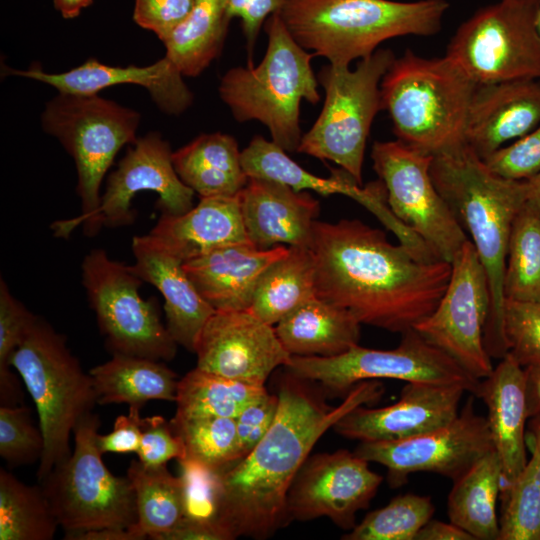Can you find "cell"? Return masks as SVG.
<instances>
[{
	"label": "cell",
	"instance_id": "obj_57",
	"mask_svg": "<svg viewBox=\"0 0 540 540\" xmlns=\"http://www.w3.org/2000/svg\"><path fill=\"white\" fill-rule=\"evenodd\" d=\"M526 202L540 214V172L525 181Z\"/></svg>",
	"mask_w": 540,
	"mask_h": 540
},
{
	"label": "cell",
	"instance_id": "obj_48",
	"mask_svg": "<svg viewBox=\"0 0 540 540\" xmlns=\"http://www.w3.org/2000/svg\"><path fill=\"white\" fill-rule=\"evenodd\" d=\"M195 0H135L133 19L164 41L189 15Z\"/></svg>",
	"mask_w": 540,
	"mask_h": 540
},
{
	"label": "cell",
	"instance_id": "obj_44",
	"mask_svg": "<svg viewBox=\"0 0 540 540\" xmlns=\"http://www.w3.org/2000/svg\"><path fill=\"white\" fill-rule=\"evenodd\" d=\"M508 353L522 366L540 363V302L505 299Z\"/></svg>",
	"mask_w": 540,
	"mask_h": 540
},
{
	"label": "cell",
	"instance_id": "obj_16",
	"mask_svg": "<svg viewBox=\"0 0 540 540\" xmlns=\"http://www.w3.org/2000/svg\"><path fill=\"white\" fill-rule=\"evenodd\" d=\"M473 396L455 419L441 427L400 440L360 442L355 453L384 466L392 488L419 472L454 481L494 450L487 419L475 412Z\"/></svg>",
	"mask_w": 540,
	"mask_h": 540
},
{
	"label": "cell",
	"instance_id": "obj_25",
	"mask_svg": "<svg viewBox=\"0 0 540 540\" xmlns=\"http://www.w3.org/2000/svg\"><path fill=\"white\" fill-rule=\"evenodd\" d=\"M288 248L259 249L251 243L232 244L183 262L184 270L215 311L248 310L265 270Z\"/></svg>",
	"mask_w": 540,
	"mask_h": 540
},
{
	"label": "cell",
	"instance_id": "obj_52",
	"mask_svg": "<svg viewBox=\"0 0 540 540\" xmlns=\"http://www.w3.org/2000/svg\"><path fill=\"white\" fill-rule=\"evenodd\" d=\"M415 540H475L452 522L430 519L417 533Z\"/></svg>",
	"mask_w": 540,
	"mask_h": 540
},
{
	"label": "cell",
	"instance_id": "obj_6",
	"mask_svg": "<svg viewBox=\"0 0 540 540\" xmlns=\"http://www.w3.org/2000/svg\"><path fill=\"white\" fill-rule=\"evenodd\" d=\"M268 44L263 60L229 69L221 78L219 95L239 122L264 124L272 141L286 152L298 150L302 134L300 104L319 102L311 59L290 34L279 12L266 21Z\"/></svg>",
	"mask_w": 540,
	"mask_h": 540
},
{
	"label": "cell",
	"instance_id": "obj_46",
	"mask_svg": "<svg viewBox=\"0 0 540 540\" xmlns=\"http://www.w3.org/2000/svg\"><path fill=\"white\" fill-rule=\"evenodd\" d=\"M141 429L142 438L136 454L143 465L158 467L171 459H185L184 443L165 418L160 415L142 418Z\"/></svg>",
	"mask_w": 540,
	"mask_h": 540
},
{
	"label": "cell",
	"instance_id": "obj_58",
	"mask_svg": "<svg viewBox=\"0 0 540 540\" xmlns=\"http://www.w3.org/2000/svg\"><path fill=\"white\" fill-rule=\"evenodd\" d=\"M509 1L517 4L527 5L539 8L540 7V0H504Z\"/></svg>",
	"mask_w": 540,
	"mask_h": 540
},
{
	"label": "cell",
	"instance_id": "obj_26",
	"mask_svg": "<svg viewBox=\"0 0 540 540\" xmlns=\"http://www.w3.org/2000/svg\"><path fill=\"white\" fill-rule=\"evenodd\" d=\"M476 397L487 407L486 419L501 463L502 483L510 484L528 462L524 368L507 353L491 374L480 380Z\"/></svg>",
	"mask_w": 540,
	"mask_h": 540
},
{
	"label": "cell",
	"instance_id": "obj_31",
	"mask_svg": "<svg viewBox=\"0 0 540 540\" xmlns=\"http://www.w3.org/2000/svg\"><path fill=\"white\" fill-rule=\"evenodd\" d=\"M98 404L142 406L150 400L176 401L177 374L162 361L112 354L89 370Z\"/></svg>",
	"mask_w": 540,
	"mask_h": 540
},
{
	"label": "cell",
	"instance_id": "obj_30",
	"mask_svg": "<svg viewBox=\"0 0 540 540\" xmlns=\"http://www.w3.org/2000/svg\"><path fill=\"white\" fill-rule=\"evenodd\" d=\"M173 165L182 182L200 197L236 196L248 182L234 137L202 134L174 151Z\"/></svg>",
	"mask_w": 540,
	"mask_h": 540
},
{
	"label": "cell",
	"instance_id": "obj_37",
	"mask_svg": "<svg viewBox=\"0 0 540 540\" xmlns=\"http://www.w3.org/2000/svg\"><path fill=\"white\" fill-rule=\"evenodd\" d=\"M59 523L42 486L0 469V540H51Z\"/></svg>",
	"mask_w": 540,
	"mask_h": 540
},
{
	"label": "cell",
	"instance_id": "obj_5",
	"mask_svg": "<svg viewBox=\"0 0 540 540\" xmlns=\"http://www.w3.org/2000/svg\"><path fill=\"white\" fill-rule=\"evenodd\" d=\"M477 84L450 58L410 50L394 59L381 84L382 109L397 140L431 156L465 145V125Z\"/></svg>",
	"mask_w": 540,
	"mask_h": 540
},
{
	"label": "cell",
	"instance_id": "obj_22",
	"mask_svg": "<svg viewBox=\"0 0 540 540\" xmlns=\"http://www.w3.org/2000/svg\"><path fill=\"white\" fill-rule=\"evenodd\" d=\"M238 196L243 224L255 247L287 244L310 248L312 227L320 211L319 201L310 193L274 180L249 177Z\"/></svg>",
	"mask_w": 540,
	"mask_h": 540
},
{
	"label": "cell",
	"instance_id": "obj_8",
	"mask_svg": "<svg viewBox=\"0 0 540 540\" xmlns=\"http://www.w3.org/2000/svg\"><path fill=\"white\" fill-rule=\"evenodd\" d=\"M140 114L96 95L58 93L46 103L43 130L55 137L72 157L77 171L76 192L81 214L53 223L54 235L67 237L76 226L94 236V220L101 201V183L119 150L137 140Z\"/></svg>",
	"mask_w": 540,
	"mask_h": 540
},
{
	"label": "cell",
	"instance_id": "obj_36",
	"mask_svg": "<svg viewBox=\"0 0 540 540\" xmlns=\"http://www.w3.org/2000/svg\"><path fill=\"white\" fill-rule=\"evenodd\" d=\"M267 392L257 386L195 367L178 382L176 417L235 418L243 408Z\"/></svg>",
	"mask_w": 540,
	"mask_h": 540
},
{
	"label": "cell",
	"instance_id": "obj_35",
	"mask_svg": "<svg viewBox=\"0 0 540 540\" xmlns=\"http://www.w3.org/2000/svg\"><path fill=\"white\" fill-rule=\"evenodd\" d=\"M135 493L137 521L130 529L139 540L156 537L179 525L186 515L185 488L181 476L166 465L147 467L132 460L126 475Z\"/></svg>",
	"mask_w": 540,
	"mask_h": 540
},
{
	"label": "cell",
	"instance_id": "obj_14",
	"mask_svg": "<svg viewBox=\"0 0 540 540\" xmlns=\"http://www.w3.org/2000/svg\"><path fill=\"white\" fill-rule=\"evenodd\" d=\"M371 159L393 215L438 259L451 263L469 238L432 179L433 156L395 140L376 141Z\"/></svg>",
	"mask_w": 540,
	"mask_h": 540
},
{
	"label": "cell",
	"instance_id": "obj_2",
	"mask_svg": "<svg viewBox=\"0 0 540 540\" xmlns=\"http://www.w3.org/2000/svg\"><path fill=\"white\" fill-rule=\"evenodd\" d=\"M316 296L350 311L361 324L404 333L443 296L451 263L425 261L357 219L315 220L310 245Z\"/></svg>",
	"mask_w": 540,
	"mask_h": 540
},
{
	"label": "cell",
	"instance_id": "obj_53",
	"mask_svg": "<svg viewBox=\"0 0 540 540\" xmlns=\"http://www.w3.org/2000/svg\"><path fill=\"white\" fill-rule=\"evenodd\" d=\"M528 418L540 413V363L523 367Z\"/></svg>",
	"mask_w": 540,
	"mask_h": 540
},
{
	"label": "cell",
	"instance_id": "obj_21",
	"mask_svg": "<svg viewBox=\"0 0 540 540\" xmlns=\"http://www.w3.org/2000/svg\"><path fill=\"white\" fill-rule=\"evenodd\" d=\"M9 75L29 78L50 85L59 93L96 95L101 90L121 84L145 88L158 108L178 115L193 102V94L177 67L165 56L147 66H110L88 59L83 64L62 73H48L38 66L26 70L6 68Z\"/></svg>",
	"mask_w": 540,
	"mask_h": 540
},
{
	"label": "cell",
	"instance_id": "obj_38",
	"mask_svg": "<svg viewBox=\"0 0 540 540\" xmlns=\"http://www.w3.org/2000/svg\"><path fill=\"white\" fill-rule=\"evenodd\" d=\"M503 291L505 299L540 302V214L527 202L512 224Z\"/></svg>",
	"mask_w": 540,
	"mask_h": 540
},
{
	"label": "cell",
	"instance_id": "obj_28",
	"mask_svg": "<svg viewBox=\"0 0 540 540\" xmlns=\"http://www.w3.org/2000/svg\"><path fill=\"white\" fill-rule=\"evenodd\" d=\"M241 162L248 177L274 180L296 191L312 190L323 196L346 195L373 212L386 226L395 220L387 203L385 186L380 179L362 188L344 170L329 178L316 176L293 161L273 141L262 136H255L241 151Z\"/></svg>",
	"mask_w": 540,
	"mask_h": 540
},
{
	"label": "cell",
	"instance_id": "obj_24",
	"mask_svg": "<svg viewBox=\"0 0 540 540\" xmlns=\"http://www.w3.org/2000/svg\"><path fill=\"white\" fill-rule=\"evenodd\" d=\"M133 272L162 294L165 304L166 327L174 341L193 352L205 322L214 309L200 295L183 262L168 252L150 234L134 236Z\"/></svg>",
	"mask_w": 540,
	"mask_h": 540
},
{
	"label": "cell",
	"instance_id": "obj_4",
	"mask_svg": "<svg viewBox=\"0 0 540 540\" xmlns=\"http://www.w3.org/2000/svg\"><path fill=\"white\" fill-rule=\"evenodd\" d=\"M446 0H286L279 11L295 41L334 66H349L401 36L441 30Z\"/></svg>",
	"mask_w": 540,
	"mask_h": 540
},
{
	"label": "cell",
	"instance_id": "obj_51",
	"mask_svg": "<svg viewBox=\"0 0 540 540\" xmlns=\"http://www.w3.org/2000/svg\"><path fill=\"white\" fill-rule=\"evenodd\" d=\"M155 540H228L225 533L210 522L184 518L175 528L164 532Z\"/></svg>",
	"mask_w": 540,
	"mask_h": 540
},
{
	"label": "cell",
	"instance_id": "obj_32",
	"mask_svg": "<svg viewBox=\"0 0 540 540\" xmlns=\"http://www.w3.org/2000/svg\"><path fill=\"white\" fill-rule=\"evenodd\" d=\"M501 485V463L493 450L453 481L447 498L449 521L475 540H498L496 505Z\"/></svg>",
	"mask_w": 540,
	"mask_h": 540
},
{
	"label": "cell",
	"instance_id": "obj_3",
	"mask_svg": "<svg viewBox=\"0 0 540 540\" xmlns=\"http://www.w3.org/2000/svg\"><path fill=\"white\" fill-rule=\"evenodd\" d=\"M431 176L470 235L484 266L491 296L484 342L491 357L502 359L508 353L504 332L505 263L513 221L526 203L525 181L495 174L466 144L433 156Z\"/></svg>",
	"mask_w": 540,
	"mask_h": 540
},
{
	"label": "cell",
	"instance_id": "obj_11",
	"mask_svg": "<svg viewBox=\"0 0 540 540\" xmlns=\"http://www.w3.org/2000/svg\"><path fill=\"white\" fill-rule=\"evenodd\" d=\"M81 271L89 304L111 354L157 361L175 357L178 344L163 325L157 303L141 297L144 281L131 266L93 249L85 255Z\"/></svg>",
	"mask_w": 540,
	"mask_h": 540
},
{
	"label": "cell",
	"instance_id": "obj_49",
	"mask_svg": "<svg viewBox=\"0 0 540 540\" xmlns=\"http://www.w3.org/2000/svg\"><path fill=\"white\" fill-rule=\"evenodd\" d=\"M140 410L137 406H129L128 415L118 416L110 433H98L97 445L102 454L137 453L142 438Z\"/></svg>",
	"mask_w": 540,
	"mask_h": 540
},
{
	"label": "cell",
	"instance_id": "obj_41",
	"mask_svg": "<svg viewBox=\"0 0 540 540\" xmlns=\"http://www.w3.org/2000/svg\"><path fill=\"white\" fill-rule=\"evenodd\" d=\"M498 540H540V481L529 460L518 478L503 485Z\"/></svg>",
	"mask_w": 540,
	"mask_h": 540
},
{
	"label": "cell",
	"instance_id": "obj_54",
	"mask_svg": "<svg viewBox=\"0 0 540 540\" xmlns=\"http://www.w3.org/2000/svg\"><path fill=\"white\" fill-rule=\"evenodd\" d=\"M66 540H139L138 536L130 528L106 527L83 531L75 534H67Z\"/></svg>",
	"mask_w": 540,
	"mask_h": 540
},
{
	"label": "cell",
	"instance_id": "obj_13",
	"mask_svg": "<svg viewBox=\"0 0 540 540\" xmlns=\"http://www.w3.org/2000/svg\"><path fill=\"white\" fill-rule=\"evenodd\" d=\"M538 9L500 0L477 10L458 27L445 56L476 84L540 79Z\"/></svg>",
	"mask_w": 540,
	"mask_h": 540
},
{
	"label": "cell",
	"instance_id": "obj_45",
	"mask_svg": "<svg viewBox=\"0 0 540 540\" xmlns=\"http://www.w3.org/2000/svg\"><path fill=\"white\" fill-rule=\"evenodd\" d=\"M495 174L526 181L540 172V123L530 132L483 159Z\"/></svg>",
	"mask_w": 540,
	"mask_h": 540
},
{
	"label": "cell",
	"instance_id": "obj_12",
	"mask_svg": "<svg viewBox=\"0 0 540 540\" xmlns=\"http://www.w3.org/2000/svg\"><path fill=\"white\" fill-rule=\"evenodd\" d=\"M284 368L335 396H345L362 381L379 379L455 384L476 396L480 382L414 329L402 333L394 349L358 344L333 357L291 356Z\"/></svg>",
	"mask_w": 540,
	"mask_h": 540
},
{
	"label": "cell",
	"instance_id": "obj_33",
	"mask_svg": "<svg viewBox=\"0 0 540 540\" xmlns=\"http://www.w3.org/2000/svg\"><path fill=\"white\" fill-rule=\"evenodd\" d=\"M315 262L310 248L289 247L260 277L249 311L275 326L289 313L316 296Z\"/></svg>",
	"mask_w": 540,
	"mask_h": 540
},
{
	"label": "cell",
	"instance_id": "obj_29",
	"mask_svg": "<svg viewBox=\"0 0 540 540\" xmlns=\"http://www.w3.org/2000/svg\"><path fill=\"white\" fill-rule=\"evenodd\" d=\"M275 330L291 356L333 357L359 344L361 323L347 309L314 296Z\"/></svg>",
	"mask_w": 540,
	"mask_h": 540
},
{
	"label": "cell",
	"instance_id": "obj_39",
	"mask_svg": "<svg viewBox=\"0 0 540 540\" xmlns=\"http://www.w3.org/2000/svg\"><path fill=\"white\" fill-rule=\"evenodd\" d=\"M170 423L184 443L185 459L215 472L239 460L235 418L174 416Z\"/></svg>",
	"mask_w": 540,
	"mask_h": 540
},
{
	"label": "cell",
	"instance_id": "obj_19",
	"mask_svg": "<svg viewBox=\"0 0 540 540\" xmlns=\"http://www.w3.org/2000/svg\"><path fill=\"white\" fill-rule=\"evenodd\" d=\"M196 367L244 383L264 386L271 373L291 355L275 326L249 310L214 311L196 341Z\"/></svg>",
	"mask_w": 540,
	"mask_h": 540
},
{
	"label": "cell",
	"instance_id": "obj_55",
	"mask_svg": "<svg viewBox=\"0 0 540 540\" xmlns=\"http://www.w3.org/2000/svg\"><path fill=\"white\" fill-rule=\"evenodd\" d=\"M526 447L531 453L529 461L533 464L540 481V413L529 418L526 428Z\"/></svg>",
	"mask_w": 540,
	"mask_h": 540
},
{
	"label": "cell",
	"instance_id": "obj_50",
	"mask_svg": "<svg viewBox=\"0 0 540 540\" xmlns=\"http://www.w3.org/2000/svg\"><path fill=\"white\" fill-rule=\"evenodd\" d=\"M286 0H228L229 17H239L247 42L248 53L252 54L256 38L263 22L273 13L279 12Z\"/></svg>",
	"mask_w": 540,
	"mask_h": 540
},
{
	"label": "cell",
	"instance_id": "obj_47",
	"mask_svg": "<svg viewBox=\"0 0 540 540\" xmlns=\"http://www.w3.org/2000/svg\"><path fill=\"white\" fill-rule=\"evenodd\" d=\"M278 404V395L267 391L235 417L239 460L247 456L267 434L276 418Z\"/></svg>",
	"mask_w": 540,
	"mask_h": 540
},
{
	"label": "cell",
	"instance_id": "obj_17",
	"mask_svg": "<svg viewBox=\"0 0 540 540\" xmlns=\"http://www.w3.org/2000/svg\"><path fill=\"white\" fill-rule=\"evenodd\" d=\"M382 481L383 477L355 452L340 449L312 455L289 489L290 521L327 517L350 531L356 525V513L369 506Z\"/></svg>",
	"mask_w": 540,
	"mask_h": 540
},
{
	"label": "cell",
	"instance_id": "obj_27",
	"mask_svg": "<svg viewBox=\"0 0 540 540\" xmlns=\"http://www.w3.org/2000/svg\"><path fill=\"white\" fill-rule=\"evenodd\" d=\"M149 234L182 262L227 245L251 243L238 195L201 197L184 214H161Z\"/></svg>",
	"mask_w": 540,
	"mask_h": 540
},
{
	"label": "cell",
	"instance_id": "obj_20",
	"mask_svg": "<svg viewBox=\"0 0 540 540\" xmlns=\"http://www.w3.org/2000/svg\"><path fill=\"white\" fill-rule=\"evenodd\" d=\"M465 392L464 387L455 384L406 382L397 402L381 408L358 406L339 419L332 429L359 442L413 437L455 419Z\"/></svg>",
	"mask_w": 540,
	"mask_h": 540
},
{
	"label": "cell",
	"instance_id": "obj_23",
	"mask_svg": "<svg viewBox=\"0 0 540 540\" xmlns=\"http://www.w3.org/2000/svg\"><path fill=\"white\" fill-rule=\"evenodd\" d=\"M540 123V79L477 84L467 115L465 143L481 159Z\"/></svg>",
	"mask_w": 540,
	"mask_h": 540
},
{
	"label": "cell",
	"instance_id": "obj_40",
	"mask_svg": "<svg viewBox=\"0 0 540 540\" xmlns=\"http://www.w3.org/2000/svg\"><path fill=\"white\" fill-rule=\"evenodd\" d=\"M435 506L430 496L400 494L387 505L368 513L343 540H415L430 520Z\"/></svg>",
	"mask_w": 540,
	"mask_h": 540
},
{
	"label": "cell",
	"instance_id": "obj_9",
	"mask_svg": "<svg viewBox=\"0 0 540 540\" xmlns=\"http://www.w3.org/2000/svg\"><path fill=\"white\" fill-rule=\"evenodd\" d=\"M395 59L390 49H377L356 68L324 66L318 82L325 90L322 111L302 135L297 152L339 165L362 185L366 142L382 110L380 84Z\"/></svg>",
	"mask_w": 540,
	"mask_h": 540
},
{
	"label": "cell",
	"instance_id": "obj_34",
	"mask_svg": "<svg viewBox=\"0 0 540 540\" xmlns=\"http://www.w3.org/2000/svg\"><path fill=\"white\" fill-rule=\"evenodd\" d=\"M228 0H195L187 18L164 40L166 57L183 76L200 75L221 53L231 18Z\"/></svg>",
	"mask_w": 540,
	"mask_h": 540
},
{
	"label": "cell",
	"instance_id": "obj_10",
	"mask_svg": "<svg viewBox=\"0 0 540 540\" xmlns=\"http://www.w3.org/2000/svg\"><path fill=\"white\" fill-rule=\"evenodd\" d=\"M98 415L75 426L71 455L42 480L41 486L67 534L106 527L131 528L137 521L135 493L128 477L113 475L97 445Z\"/></svg>",
	"mask_w": 540,
	"mask_h": 540
},
{
	"label": "cell",
	"instance_id": "obj_42",
	"mask_svg": "<svg viewBox=\"0 0 540 540\" xmlns=\"http://www.w3.org/2000/svg\"><path fill=\"white\" fill-rule=\"evenodd\" d=\"M38 316L30 312L0 279V402L17 406L21 401L20 381L13 374L10 360Z\"/></svg>",
	"mask_w": 540,
	"mask_h": 540
},
{
	"label": "cell",
	"instance_id": "obj_59",
	"mask_svg": "<svg viewBox=\"0 0 540 540\" xmlns=\"http://www.w3.org/2000/svg\"><path fill=\"white\" fill-rule=\"evenodd\" d=\"M536 23H537V29H538V31L540 33V7H539L538 12H537Z\"/></svg>",
	"mask_w": 540,
	"mask_h": 540
},
{
	"label": "cell",
	"instance_id": "obj_18",
	"mask_svg": "<svg viewBox=\"0 0 540 540\" xmlns=\"http://www.w3.org/2000/svg\"><path fill=\"white\" fill-rule=\"evenodd\" d=\"M132 145L107 179L94 220V235L102 226L115 228L132 224L137 212L131 202L141 191L158 194L155 206L161 214L180 215L193 207L195 192L178 176L173 152L161 134L149 132Z\"/></svg>",
	"mask_w": 540,
	"mask_h": 540
},
{
	"label": "cell",
	"instance_id": "obj_1",
	"mask_svg": "<svg viewBox=\"0 0 540 540\" xmlns=\"http://www.w3.org/2000/svg\"><path fill=\"white\" fill-rule=\"evenodd\" d=\"M308 384L287 371L267 434L247 456L215 472L214 521L228 540H264L286 527L289 489L314 445L352 409L374 404L384 394L379 380L362 381L341 404L330 406Z\"/></svg>",
	"mask_w": 540,
	"mask_h": 540
},
{
	"label": "cell",
	"instance_id": "obj_15",
	"mask_svg": "<svg viewBox=\"0 0 540 540\" xmlns=\"http://www.w3.org/2000/svg\"><path fill=\"white\" fill-rule=\"evenodd\" d=\"M490 304L487 274L467 240L451 262L450 279L437 307L413 329L481 380L494 369L484 342Z\"/></svg>",
	"mask_w": 540,
	"mask_h": 540
},
{
	"label": "cell",
	"instance_id": "obj_56",
	"mask_svg": "<svg viewBox=\"0 0 540 540\" xmlns=\"http://www.w3.org/2000/svg\"><path fill=\"white\" fill-rule=\"evenodd\" d=\"M93 0H53L54 7L65 19L77 17Z\"/></svg>",
	"mask_w": 540,
	"mask_h": 540
},
{
	"label": "cell",
	"instance_id": "obj_43",
	"mask_svg": "<svg viewBox=\"0 0 540 540\" xmlns=\"http://www.w3.org/2000/svg\"><path fill=\"white\" fill-rule=\"evenodd\" d=\"M44 437L25 406H0V456L10 468L40 461Z\"/></svg>",
	"mask_w": 540,
	"mask_h": 540
},
{
	"label": "cell",
	"instance_id": "obj_7",
	"mask_svg": "<svg viewBox=\"0 0 540 540\" xmlns=\"http://www.w3.org/2000/svg\"><path fill=\"white\" fill-rule=\"evenodd\" d=\"M10 364L35 404L44 437L37 470L41 482L71 455V434L98 404L97 393L91 375L71 353L66 338L40 317L13 353Z\"/></svg>",
	"mask_w": 540,
	"mask_h": 540
}]
</instances>
